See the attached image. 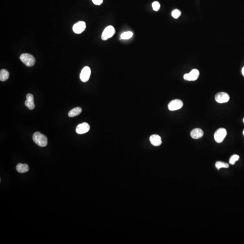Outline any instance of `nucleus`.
Returning <instances> with one entry per match:
<instances>
[{"instance_id": "21", "label": "nucleus", "mask_w": 244, "mask_h": 244, "mask_svg": "<svg viewBox=\"0 0 244 244\" xmlns=\"http://www.w3.org/2000/svg\"><path fill=\"white\" fill-rule=\"evenodd\" d=\"M152 8L154 10L156 11H158L160 8V4L158 1H154L152 4Z\"/></svg>"}, {"instance_id": "3", "label": "nucleus", "mask_w": 244, "mask_h": 244, "mask_svg": "<svg viewBox=\"0 0 244 244\" xmlns=\"http://www.w3.org/2000/svg\"><path fill=\"white\" fill-rule=\"evenodd\" d=\"M227 135V131L226 129L220 128L215 132L214 135V139L217 143H222L226 138Z\"/></svg>"}, {"instance_id": "10", "label": "nucleus", "mask_w": 244, "mask_h": 244, "mask_svg": "<svg viewBox=\"0 0 244 244\" xmlns=\"http://www.w3.org/2000/svg\"><path fill=\"white\" fill-rule=\"evenodd\" d=\"M90 125L87 123L84 122L83 123L79 124L76 127V133L79 134H84L86 133L90 130Z\"/></svg>"}, {"instance_id": "1", "label": "nucleus", "mask_w": 244, "mask_h": 244, "mask_svg": "<svg viewBox=\"0 0 244 244\" xmlns=\"http://www.w3.org/2000/svg\"><path fill=\"white\" fill-rule=\"evenodd\" d=\"M33 140L40 147H46L48 144V139L46 136L40 132H36L34 134Z\"/></svg>"}, {"instance_id": "19", "label": "nucleus", "mask_w": 244, "mask_h": 244, "mask_svg": "<svg viewBox=\"0 0 244 244\" xmlns=\"http://www.w3.org/2000/svg\"><path fill=\"white\" fill-rule=\"evenodd\" d=\"M239 158V156L236 154L233 155H232V156L231 157V158H230L229 163L230 164L232 165H233L235 164L236 162L238 161Z\"/></svg>"}, {"instance_id": "22", "label": "nucleus", "mask_w": 244, "mask_h": 244, "mask_svg": "<svg viewBox=\"0 0 244 244\" xmlns=\"http://www.w3.org/2000/svg\"><path fill=\"white\" fill-rule=\"evenodd\" d=\"M93 3L96 5H100L103 3V0H92Z\"/></svg>"}, {"instance_id": "6", "label": "nucleus", "mask_w": 244, "mask_h": 244, "mask_svg": "<svg viewBox=\"0 0 244 244\" xmlns=\"http://www.w3.org/2000/svg\"><path fill=\"white\" fill-rule=\"evenodd\" d=\"M86 28V24L84 21H80L73 25V31L76 34H80L83 32Z\"/></svg>"}, {"instance_id": "25", "label": "nucleus", "mask_w": 244, "mask_h": 244, "mask_svg": "<svg viewBox=\"0 0 244 244\" xmlns=\"http://www.w3.org/2000/svg\"><path fill=\"white\" fill-rule=\"evenodd\" d=\"M243 123H244V118H243Z\"/></svg>"}, {"instance_id": "12", "label": "nucleus", "mask_w": 244, "mask_h": 244, "mask_svg": "<svg viewBox=\"0 0 244 244\" xmlns=\"http://www.w3.org/2000/svg\"><path fill=\"white\" fill-rule=\"evenodd\" d=\"M150 141L152 145L154 146H160L162 144V141L161 137L156 134L151 135L150 137Z\"/></svg>"}, {"instance_id": "9", "label": "nucleus", "mask_w": 244, "mask_h": 244, "mask_svg": "<svg viewBox=\"0 0 244 244\" xmlns=\"http://www.w3.org/2000/svg\"><path fill=\"white\" fill-rule=\"evenodd\" d=\"M215 99L218 103L222 104L228 102L229 100L230 97L228 93L225 92H219L216 94Z\"/></svg>"}, {"instance_id": "16", "label": "nucleus", "mask_w": 244, "mask_h": 244, "mask_svg": "<svg viewBox=\"0 0 244 244\" xmlns=\"http://www.w3.org/2000/svg\"><path fill=\"white\" fill-rule=\"evenodd\" d=\"M9 77V73L6 69H2L0 72V80L1 82L7 81Z\"/></svg>"}, {"instance_id": "4", "label": "nucleus", "mask_w": 244, "mask_h": 244, "mask_svg": "<svg viewBox=\"0 0 244 244\" xmlns=\"http://www.w3.org/2000/svg\"><path fill=\"white\" fill-rule=\"evenodd\" d=\"M115 30L114 27L111 25L108 26L104 29L101 35V39L103 40H106L113 37V35L115 34Z\"/></svg>"}, {"instance_id": "20", "label": "nucleus", "mask_w": 244, "mask_h": 244, "mask_svg": "<svg viewBox=\"0 0 244 244\" xmlns=\"http://www.w3.org/2000/svg\"><path fill=\"white\" fill-rule=\"evenodd\" d=\"M181 15V12L178 9H174L172 11L171 16L174 19H177Z\"/></svg>"}, {"instance_id": "24", "label": "nucleus", "mask_w": 244, "mask_h": 244, "mask_svg": "<svg viewBox=\"0 0 244 244\" xmlns=\"http://www.w3.org/2000/svg\"><path fill=\"white\" fill-rule=\"evenodd\" d=\"M243 135H244V130H243Z\"/></svg>"}, {"instance_id": "2", "label": "nucleus", "mask_w": 244, "mask_h": 244, "mask_svg": "<svg viewBox=\"0 0 244 244\" xmlns=\"http://www.w3.org/2000/svg\"><path fill=\"white\" fill-rule=\"evenodd\" d=\"M20 59L26 66L29 67L34 65L35 63V58L33 55L28 53L21 54Z\"/></svg>"}, {"instance_id": "7", "label": "nucleus", "mask_w": 244, "mask_h": 244, "mask_svg": "<svg viewBox=\"0 0 244 244\" xmlns=\"http://www.w3.org/2000/svg\"><path fill=\"white\" fill-rule=\"evenodd\" d=\"M199 72L196 69H193L189 73L184 75V78L188 81H195L197 80L199 77Z\"/></svg>"}, {"instance_id": "23", "label": "nucleus", "mask_w": 244, "mask_h": 244, "mask_svg": "<svg viewBox=\"0 0 244 244\" xmlns=\"http://www.w3.org/2000/svg\"><path fill=\"white\" fill-rule=\"evenodd\" d=\"M242 74H243V76H244V67H243L242 69Z\"/></svg>"}, {"instance_id": "18", "label": "nucleus", "mask_w": 244, "mask_h": 244, "mask_svg": "<svg viewBox=\"0 0 244 244\" xmlns=\"http://www.w3.org/2000/svg\"><path fill=\"white\" fill-rule=\"evenodd\" d=\"M133 36L132 32L128 31L123 33L121 35V39L122 40H128L130 39Z\"/></svg>"}, {"instance_id": "14", "label": "nucleus", "mask_w": 244, "mask_h": 244, "mask_svg": "<svg viewBox=\"0 0 244 244\" xmlns=\"http://www.w3.org/2000/svg\"><path fill=\"white\" fill-rule=\"evenodd\" d=\"M17 171L19 173H25L28 171V165L25 164L19 163L16 166Z\"/></svg>"}, {"instance_id": "8", "label": "nucleus", "mask_w": 244, "mask_h": 244, "mask_svg": "<svg viewBox=\"0 0 244 244\" xmlns=\"http://www.w3.org/2000/svg\"><path fill=\"white\" fill-rule=\"evenodd\" d=\"M91 74V70L89 67H85L80 74V78L83 82H86L89 81Z\"/></svg>"}, {"instance_id": "11", "label": "nucleus", "mask_w": 244, "mask_h": 244, "mask_svg": "<svg viewBox=\"0 0 244 244\" xmlns=\"http://www.w3.org/2000/svg\"><path fill=\"white\" fill-rule=\"evenodd\" d=\"M27 100L25 102V105L30 110L34 109L35 105L34 103V97L31 94H28L26 96Z\"/></svg>"}, {"instance_id": "15", "label": "nucleus", "mask_w": 244, "mask_h": 244, "mask_svg": "<svg viewBox=\"0 0 244 244\" xmlns=\"http://www.w3.org/2000/svg\"><path fill=\"white\" fill-rule=\"evenodd\" d=\"M82 112V109L80 107H76L73 109L68 113V116L70 117H73L80 115Z\"/></svg>"}, {"instance_id": "17", "label": "nucleus", "mask_w": 244, "mask_h": 244, "mask_svg": "<svg viewBox=\"0 0 244 244\" xmlns=\"http://www.w3.org/2000/svg\"><path fill=\"white\" fill-rule=\"evenodd\" d=\"M215 166L218 170H220L222 168H228L229 165L228 163L222 162H217L215 164Z\"/></svg>"}, {"instance_id": "13", "label": "nucleus", "mask_w": 244, "mask_h": 244, "mask_svg": "<svg viewBox=\"0 0 244 244\" xmlns=\"http://www.w3.org/2000/svg\"><path fill=\"white\" fill-rule=\"evenodd\" d=\"M204 131L200 129H195L190 133V136L195 139L200 138L204 136Z\"/></svg>"}, {"instance_id": "5", "label": "nucleus", "mask_w": 244, "mask_h": 244, "mask_svg": "<svg viewBox=\"0 0 244 244\" xmlns=\"http://www.w3.org/2000/svg\"><path fill=\"white\" fill-rule=\"evenodd\" d=\"M183 106V103L182 101L180 100L176 99L171 101L168 104V107L170 111H173L180 109Z\"/></svg>"}]
</instances>
